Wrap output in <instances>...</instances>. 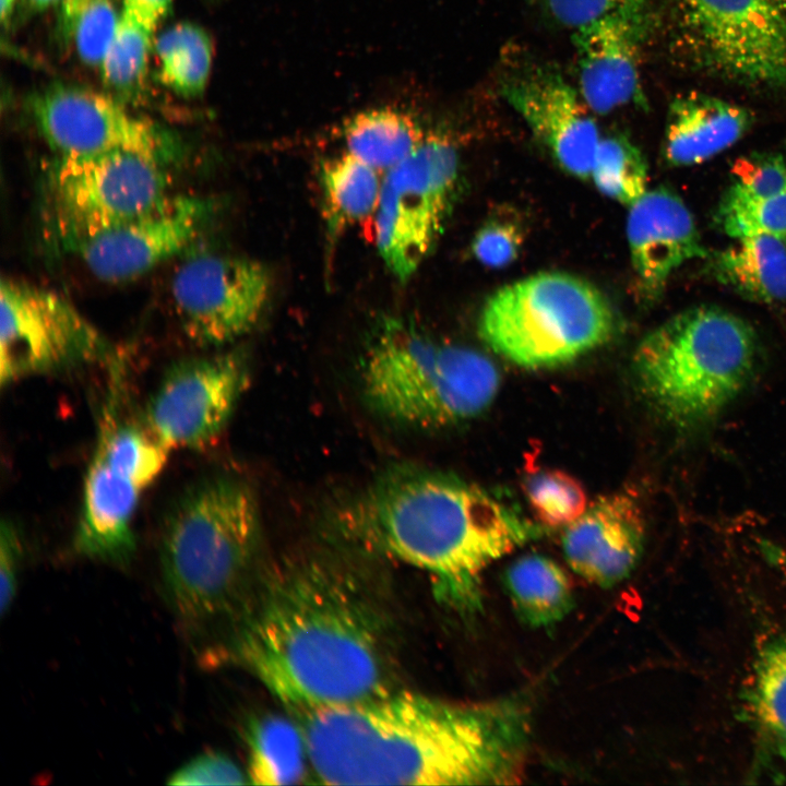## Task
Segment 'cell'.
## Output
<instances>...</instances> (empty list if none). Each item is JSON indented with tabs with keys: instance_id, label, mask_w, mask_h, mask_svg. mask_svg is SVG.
<instances>
[{
	"instance_id": "obj_1",
	"label": "cell",
	"mask_w": 786,
	"mask_h": 786,
	"mask_svg": "<svg viewBox=\"0 0 786 786\" xmlns=\"http://www.w3.org/2000/svg\"><path fill=\"white\" fill-rule=\"evenodd\" d=\"M309 764L330 785H513L531 735L522 699L456 703L391 690L298 715Z\"/></svg>"
},
{
	"instance_id": "obj_2",
	"label": "cell",
	"mask_w": 786,
	"mask_h": 786,
	"mask_svg": "<svg viewBox=\"0 0 786 786\" xmlns=\"http://www.w3.org/2000/svg\"><path fill=\"white\" fill-rule=\"evenodd\" d=\"M391 651L384 616L362 582L308 556L255 590L230 657L301 715L393 690Z\"/></svg>"
},
{
	"instance_id": "obj_3",
	"label": "cell",
	"mask_w": 786,
	"mask_h": 786,
	"mask_svg": "<svg viewBox=\"0 0 786 786\" xmlns=\"http://www.w3.org/2000/svg\"><path fill=\"white\" fill-rule=\"evenodd\" d=\"M353 541L427 572L440 598L479 608L480 576L540 528L481 487L405 466L379 476L336 515Z\"/></svg>"
},
{
	"instance_id": "obj_4",
	"label": "cell",
	"mask_w": 786,
	"mask_h": 786,
	"mask_svg": "<svg viewBox=\"0 0 786 786\" xmlns=\"http://www.w3.org/2000/svg\"><path fill=\"white\" fill-rule=\"evenodd\" d=\"M260 537L248 485L212 477L176 501L163 526L159 570L175 623L202 664L229 657L249 611Z\"/></svg>"
},
{
	"instance_id": "obj_5",
	"label": "cell",
	"mask_w": 786,
	"mask_h": 786,
	"mask_svg": "<svg viewBox=\"0 0 786 786\" xmlns=\"http://www.w3.org/2000/svg\"><path fill=\"white\" fill-rule=\"evenodd\" d=\"M759 358L752 326L724 309L689 308L645 335L633 356L638 388L670 425L700 428L747 386Z\"/></svg>"
},
{
	"instance_id": "obj_6",
	"label": "cell",
	"mask_w": 786,
	"mask_h": 786,
	"mask_svg": "<svg viewBox=\"0 0 786 786\" xmlns=\"http://www.w3.org/2000/svg\"><path fill=\"white\" fill-rule=\"evenodd\" d=\"M500 374L483 354L433 341L409 323H383L361 369L369 406L396 422L444 428L486 410Z\"/></svg>"
},
{
	"instance_id": "obj_7",
	"label": "cell",
	"mask_w": 786,
	"mask_h": 786,
	"mask_svg": "<svg viewBox=\"0 0 786 786\" xmlns=\"http://www.w3.org/2000/svg\"><path fill=\"white\" fill-rule=\"evenodd\" d=\"M609 301L593 284L563 272H541L492 294L478 322L484 342L523 368L568 364L608 342Z\"/></svg>"
},
{
	"instance_id": "obj_8",
	"label": "cell",
	"mask_w": 786,
	"mask_h": 786,
	"mask_svg": "<svg viewBox=\"0 0 786 786\" xmlns=\"http://www.w3.org/2000/svg\"><path fill=\"white\" fill-rule=\"evenodd\" d=\"M164 165L116 151L57 156L46 178L52 229L68 246L133 218L168 196Z\"/></svg>"
},
{
	"instance_id": "obj_9",
	"label": "cell",
	"mask_w": 786,
	"mask_h": 786,
	"mask_svg": "<svg viewBox=\"0 0 786 786\" xmlns=\"http://www.w3.org/2000/svg\"><path fill=\"white\" fill-rule=\"evenodd\" d=\"M454 146L425 138L386 171L374 213V241L388 269L402 282L419 267L440 236L457 179Z\"/></svg>"
},
{
	"instance_id": "obj_10",
	"label": "cell",
	"mask_w": 786,
	"mask_h": 786,
	"mask_svg": "<svg viewBox=\"0 0 786 786\" xmlns=\"http://www.w3.org/2000/svg\"><path fill=\"white\" fill-rule=\"evenodd\" d=\"M0 300L1 385L110 357L104 335L58 293L2 278Z\"/></svg>"
},
{
	"instance_id": "obj_11",
	"label": "cell",
	"mask_w": 786,
	"mask_h": 786,
	"mask_svg": "<svg viewBox=\"0 0 786 786\" xmlns=\"http://www.w3.org/2000/svg\"><path fill=\"white\" fill-rule=\"evenodd\" d=\"M678 9L698 63L749 84L786 86V16L769 0H678Z\"/></svg>"
},
{
	"instance_id": "obj_12",
	"label": "cell",
	"mask_w": 786,
	"mask_h": 786,
	"mask_svg": "<svg viewBox=\"0 0 786 786\" xmlns=\"http://www.w3.org/2000/svg\"><path fill=\"white\" fill-rule=\"evenodd\" d=\"M29 110L59 156L122 151L164 166L182 156V147L170 132L130 112L120 99L94 90L52 85L32 97Z\"/></svg>"
},
{
	"instance_id": "obj_13",
	"label": "cell",
	"mask_w": 786,
	"mask_h": 786,
	"mask_svg": "<svg viewBox=\"0 0 786 786\" xmlns=\"http://www.w3.org/2000/svg\"><path fill=\"white\" fill-rule=\"evenodd\" d=\"M271 276L249 258L203 252L190 257L171 281V295L184 332L194 342L217 346L249 332L270 298Z\"/></svg>"
},
{
	"instance_id": "obj_14",
	"label": "cell",
	"mask_w": 786,
	"mask_h": 786,
	"mask_svg": "<svg viewBox=\"0 0 786 786\" xmlns=\"http://www.w3.org/2000/svg\"><path fill=\"white\" fill-rule=\"evenodd\" d=\"M249 379L237 353L188 358L169 367L147 404L145 422L169 449H203L225 428Z\"/></svg>"
},
{
	"instance_id": "obj_15",
	"label": "cell",
	"mask_w": 786,
	"mask_h": 786,
	"mask_svg": "<svg viewBox=\"0 0 786 786\" xmlns=\"http://www.w3.org/2000/svg\"><path fill=\"white\" fill-rule=\"evenodd\" d=\"M214 211L209 199L168 195L146 212L66 249L105 282L138 277L190 245Z\"/></svg>"
},
{
	"instance_id": "obj_16",
	"label": "cell",
	"mask_w": 786,
	"mask_h": 786,
	"mask_svg": "<svg viewBox=\"0 0 786 786\" xmlns=\"http://www.w3.org/2000/svg\"><path fill=\"white\" fill-rule=\"evenodd\" d=\"M501 95L570 175L587 179L600 142L592 111L563 75L534 67L507 79Z\"/></svg>"
},
{
	"instance_id": "obj_17",
	"label": "cell",
	"mask_w": 786,
	"mask_h": 786,
	"mask_svg": "<svg viewBox=\"0 0 786 786\" xmlns=\"http://www.w3.org/2000/svg\"><path fill=\"white\" fill-rule=\"evenodd\" d=\"M647 4L627 5L573 31L579 92L592 112L645 104L640 55L650 26Z\"/></svg>"
},
{
	"instance_id": "obj_18",
	"label": "cell",
	"mask_w": 786,
	"mask_h": 786,
	"mask_svg": "<svg viewBox=\"0 0 786 786\" xmlns=\"http://www.w3.org/2000/svg\"><path fill=\"white\" fill-rule=\"evenodd\" d=\"M645 525L638 500L614 492L593 502L567 526L562 548L574 572L599 586L624 580L643 550Z\"/></svg>"
},
{
	"instance_id": "obj_19",
	"label": "cell",
	"mask_w": 786,
	"mask_h": 786,
	"mask_svg": "<svg viewBox=\"0 0 786 786\" xmlns=\"http://www.w3.org/2000/svg\"><path fill=\"white\" fill-rule=\"evenodd\" d=\"M629 207L627 238L631 262L647 298L657 297L683 263L710 257L691 212L671 190L665 187L647 190Z\"/></svg>"
},
{
	"instance_id": "obj_20",
	"label": "cell",
	"mask_w": 786,
	"mask_h": 786,
	"mask_svg": "<svg viewBox=\"0 0 786 786\" xmlns=\"http://www.w3.org/2000/svg\"><path fill=\"white\" fill-rule=\"evenodd\" d=\"M141 491L95 451L84 480L75 551L109 564H128L135 552L132 520Z\"/></svg>"
},
{
	"instance_id": "obj_21",
	"label": "cell",
	"mask_w": 786,
	"mask_h": 786,
	"mask_svg": "<svg viewBox=\"0 0 786 786\" xmlns=\"http://www.w3.org/2000/svg\"><path fill=\"white\" fill-rule=\"evenodd\" d=\"M752 112L701 92H688L669 106L664 157L671 166L706 162L739 141L753 124Z\"/></svg>"
},
{
	"instance_id": "obj_22",
	"label": "cell",
	"mask_w": 786,
	"mask_h": 786,
	"mask_svg": "<svg viewBox=\"0 0 786 786\" xmlns=\"http://www.w3.org/2000/svg\"><path fill=\"white\" fill-rule=\"evenodd\" d=\"M710 270L722 284L759 303L786 300V243L769 235L736 238L710 254Z\"/></svg>"
},
{
	"instance_id": "obj_23",
	"label": "cell",
	"mask_w": 786,
	"mask_h": 786,
	"mask_svg": "<svg viewBox=\"0 0 786 786\" xmlns=\"http://www.w3.org/2000/svg\"><path fill=\"white\" fill-rule=\"evenodd\" d=\"M504 585L517 617L534 628L561 620L573 606L569 576L543 555L529 553L513 561L504 573Z\"/></svg>"
},
{
	"instance_id": "obj_24",
	"label": "cell",
	"mask_w": 786,
	"mask_h": 786,
	"mask_svg": "<svg viewBox=\"0 0 786 786\" xmlns=\"http://www.w3.org/2000/svg\"><path fill=\"white\" fill-rule=\"evenodd\" d=\"M249 748L247 777L254 785L299 783L310 767L300 725L278 715L251 719L246 728Z\"/></svg>"
},
{
	"instance_id": "obj_25",
	"label": "cell",
	"mask_w": 786,
	"mask_h": 786,
	"mask_svg": "<svg viewBox=\"0 0 786 786\" xmlns=\"http://www.w3.org/2000/svg\"><path fill=\"white\" fill-rule=\"evenodd\" d=\"M424 139L410 115L390 107L359 112L344 126L347 152L377 170L403 162Z\"/></svg>"
},
{
	"instance_id": "obj_26",
	"label": "cell",
	"mask_w": 786,
	"mask_h": 786,
	"mask_svg": "<svg viewBox=\"0 0 786 786\" xmlns=\"http://www.w3.org/2000/svg\"><path fill=\"white\" fill-rule=\"evenodd\" d=\"M320 180L332 236L374 215L382 184L377 169L346 152L323 162Z\"/></svg>"
},
{
	"instance_id": "obj_27",
	"label": "cell",
	"mask_w": 786,
	"mask_h": 786,
	"mask_svg": "<svg viewBox=\"0 0 786 786\" xmlns=\"http://www.w3.org/2000/svg\"><path fill=\"white\" fill-rule=\"evenodd\" d=\"M114 400L106 407L97 434L96 449L108 465L143 490L164 469L169 449L145 422L121 421Z\"/></svg>"
},
{
	"instance_id": "obj_28",
	"label": "cell",
	"mask_w": 786,
	"mask_h": 786,
	"mask_svg": "<svg viewBox=\"0 0 786 786\" xmlns=\"http://www.w3.org/2000/svg\"><path fill=\"white\" fill-rule=\"evenodd\" d=\"M158 79L183 97L200 95L206 85L213 55L207 33L192 24H177L159 35L155 44Z\"/></svg>"
},
{
	"instance_id": "obj_29",
	"label": "cell",
	"mask_w": 786,
	"mask_h": 786,
	"mask_svg": "<svg viewBox=\"0 0 786 786\" xmlns=\"http://www.w3.org/2000/svg\"><path fill=\"white\" fill-rule=\"evenodd\" d=\"M749 708L760 734L786 752V636L757 655L749 687Z\"/></svg>"
},
{
	"instance_id": "obj_30",
	"label": "cell",
	"mask_w": 786,
	"mask_h": 786,
	"mask_svg": "<svg viewBox=\"0 0 786 786\" xmlns=\"http://www.w3.org/2000/svg\"><path fill=\"white\" fill-rule=\"evenodd\" d=\"M591 177L603 194L631 206L647 191L648 167L633 142L609 135L600 139Z\"/></svg>"
},
{
	"instance_id": "obj_31",
	"label": "cell",
	"mask_w": 786,
	"mask_h": 786,
	"mask_svg": "<svg viewBox=\"0 0 786 786\" xmlns=\"http://www.w3.org/2000/svg\"><path fill=\"white\" fill-rule=\"evenodd\" d=\"M119 19L112 0L60 2V34L79 58L90 66H100Z\"/></svg>"
},
{
	"instance_id": "obj_32",
	"label": "cell",
	"mask_w": 786,
	"mask_h": 786,
	"mask_svg": "<svg viewBox=\"0 0 786 786\" xmlns=\"http://www.w3.org/2000/svg\"><path fill=\"white\" fill-rule=\"evenodd\" d=\"M153 34L154 31L121 12L99 67L105 83L124 98L135 95L144 82Z\"/></svg>"
},
{
	"instance_id": "obj_33",
	"label": "cell",
	"mask_w": 786,
	"mask_h": 786,
	"mask_svg": "<svg viewBox=\"0 0 786 786\" xmlns=\"http://www.w3.org/2000/svg\"><path fill=\"white\" fill-rule=\"evenodd\" d=\"M524 491L534 516L550 527L569 526L586 510L583 486L559 469H541L529 475Z\"/></svg>"
},
{
	"instance_id": "obj_34",
	"label": "cell",
	"mask_w": 786,
	"mask_h": 786,
	"mask_svg": "<svg viewBox=\"0 0 786 786\" xmlns=\"http://www.w3.org/2000/svg\"><path fill=\"white\" fill-rule=\"evenodd\" d=\"M715 218L723 231L734 239L769 235L786 243V188L759 200L723 195Z\"/></svg>"
},
{
	"instance_id": "obj_35",
	"label": "cell",
	"mask_w": 786,
	"mask_h": 786,
	"mask_svg": "<svg viewBox=\"0 0 786 786\" xmlns=\"http://www.w3.org/2000/svg\"><path fill=\"white\" fill-rule=\"evenodd\" d=\"M733 183L724 195L740 200H759L786 188V155L752 154L738 158L731 168Z\"/></svg>"
},
{
	"instance_id": "obj_36",
	"label": "cell",
	"mask_w": 786,
	"mask_h": 786,
	"mask_svg": "<svg viewBox=\"0 0 786 786\" xmlns=\"http://www.w3.org/2000/svg\"><path fill=\"white\" fill-rule=\"evenodd\" d=\"M523 243L522 224L509 215L498 214L477 230L472 241V252L481 264L501 269L515 261Z\"/></svg>"
},
{
	"instance_id": "obj_37",
	"label": "cell",
	"mask_w": 786,
	"mask_h": 786,
	"mask_svg": "<svg viewBox=\"0 0 786 786\" xmlns=\"http://www.w3.org/2000/svg\"><path fill=\"white\" fill-rule=\"evenodd\" d=\"M247 773L227 755L206 752L177 770L167 782L170 785H241Z\"/></svg>"
},
{
	"instance_id": "obj_38",
	"label": "cell",
	"mask_w": 786,
	"mask_h": 786,
	"mask_svg": "<svg viewBox=\"0 0 786 786\" xmlns=\"http://www.w3.org/2000/svg\"><path fill=\"white\" fill-rule=\"evenodd\" d=\"M23 559V543L17 527L3 520L0 528V611L4 616L12 607L19 586Z\"/></svg>"
},
{
	"instance_id": "obj_39",
	"label": "cell",
	"mask_w": 786,
	"mask_h": 786,
	"mask_svg": "<svg viewBox=\"0 0 786 786\" xmlns=\"http://www.w3.org/2000/svg\"><path fill=\"white\" fill-rule=\"evenodd\" d=\"M552 19L562 26L577 29L627 5L648 0H543Z\"/></svg>"
},
{
	"instance_id": "obj_40",
	"label": "cell",
	"mask_w": 786,
	"mask_h": 786,
	"mask_svg": "<svg viewBox=\"0 0 786 786\" xmlns=\"http://www.w3.org/2000/svg\"><path fill=\"white\" fill-rule=\"evenodd\" d=\"M171 7L172 0H122V12L152 31L168 15Z\"/></svg>"
},
{
	"instance_id": "obj_41",
	"label": "cell",
	"mask_w": 786,
	"mask_h": 786,
	"mask_svg": "<svg viewBox=\"0 0 786 786\" xmlns=\"http://www.w3.org/2000/svg\"><path fill=\"white\" fill-rule=\"evenodd\" d=\"M16 0H0V17L3 26L10 23Z\"/></svg>"
},
{
	"instance_id": "obj_42",
	"label": "cell",
	"mask_w": 786,
	"mask_h": 786,
	"mask_svg": "<svg viewBox=\"0 0 786 786\" xmlns=\"http://www.w3.org/2000/svg\"><path fill=\"white\" fill-rule=\"evenodd\" d=\"M25 1L31 9H33L35 11H39V10L48 9L56 4H60V2L62 0H25Z\"/></svg>"
},
{
	"instance_id": "obj_43",
	"label": "cell",
	"mask_w": 786,
	"mask_h": 786,
	"mask_svg": "<svg viewBox=\"0 0 786 786\" xmlns=\"http://www.w3.org/2000/svg\"><path fill=\"white\" fill-rule=\"evenodd\" d=\"M769 1L786 16V0H769Z\"/></svg>"
},
{
	"instance_id": "obj_44",
	"label": "cell",
	"mask_w": 786,
	"mask_h": 786,
	"mask_svg": "<svg viewBox=\"0 0 786 786\" xmlns=\"http://www.w3.org/2000/svg\"><path fill=\"white\" fill-rule=\"evenodd\" d=\"M771 550H772L774 557L779 558L783 561L784 565L786 567V555L782 553L781 556H777V553L773 549H771Z\"/></svg>"
}]
</instances>
